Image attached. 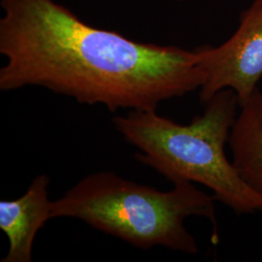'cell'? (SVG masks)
<instances>
[{
	"mask_svg": "<svg viewBox=\"0 0 262 262\" xmlns=\"http://www.w3.org/2000/svg\"><path fill=\"white\" fill-rule=\"evenodd\" d=\"M174 1H193V0H174Z\"/></svg>",
	"mask_w": 262,
	"mask_h": 262,
	"instance_id": "cell-7",
	"label": "cell"
},
{
	"mask_svg": "<svg viewBox=\"0 0 262 262\" xmlns=\"http://www.w3.org/2000/svg\"><path fill=\"white\" fill-rule=\"evenodd\" d=\"M203 114L180 124L152 111H129L113 118L117 130L140 152L135 158L170 182L198 183L215 200L237 214L262 213V196L250 187L225 155L239 100L224 90L208 102Z\"/></svg>",
	"mask_w": 262,
	"mask_h": 262,
	"instance_id": "cell-2",
	"label": "cell"
},
{
	"mask_svg": "<svg viewBox=\"0 0 262 262\" xmlns=\"http://www.w3.org/2000/svg\"><path fill=\"white\" fill-rule=\"evenodd\" d=\"M204 81L201 103L224 90H232L239 104L254 91L262 78V0H253L240 15L239 28L220 46L194 49Z\"/></svg>",
	"mask_w": 262,
	"mask_h": 262,
	"instance_id": "cell-4",
	"label": "cell"
},
{
	"mask_svg": "<svg viewBox=\"0 0 262 262\" xmlns=\"http://www.w3.org/2000/svg\"><path fill=\"white\" fill-rule=\"evenodd\" d=\"M173 185L171 190L160 191L114 172H97L53 201L52 216L81 220L144 250L162 246L190 254L198 253V246L184 222L190 215L203 216L212 223V242L217 243L214 195L190 182Z\"/></svg>",
	"mask_w": 262,
	"mask_h": 262,
	"instance_id": "cell-3",
	"label": "cell"
},
{
	"mask_svg": "<svg viewBox=\"0 0 262 262\" xmlns=\"http://www.w3.org/2000/svg\"><path fill=\"white\" fill-rule=\"evenodd\" d=\"M228 144L241 178L262 196V94L254 91L239 104Z\"/></svg>",
	"mask_w": 262,
	"mask_h": 262,
	"instance_id": "cell-6",
	"label": "cell"
},
{
	"mask_svg": "<svg viewBox=\"0 0 262 262\" xmlns=\"http://www.w3.org/2000/svg\"><path fill=\"white\" fill-rule=\"evenodd\" d=\"M0 90L41 86L110 112L157 110L199 90L196 51L95 28L55 0H0Z\"/></svg>",
	"mask_w": 262,
	"mask_h": 262,
	"instance_id": "cell-1",
	"label": "cell"
},
{
	"mask_svg": "<svg viewBox=\"0 0 262 262\" xmlns=\"http://www.w3.org/2000/svg\"><path fill=\"white\" fill-rule=\"evenodd\" d=\"M47 175L34 179L27 192L16 200L0 201V229L9 239V250L1 262H30L35 236L53 219V201L48 197Z\"/></svg>",
	"mask_w": 262,
	"mask_h": 262,
	"instance_id": "cell-5",
	"label": "cell"
}]
</instances>
